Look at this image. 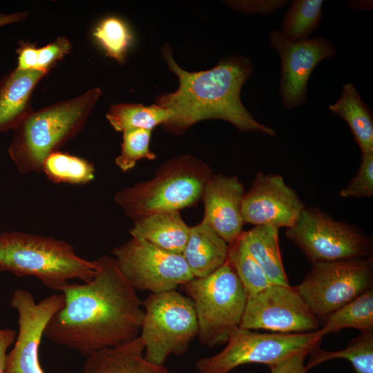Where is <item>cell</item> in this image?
I'll list each match as a JSON object with an SVG mask.
<instances>
[{"mask_svg": "<svg viewBox=\"0 0 373 373\" xmlns=\"http://www.w3.org/2000/svg\"><path fill=\"white\" fill-rule=\"evenodd\" d=\"M47 73L15 68L0 79V133L12 131L33 111V90Z\"/></svg>", "mask_w": 373, "mask_h": 373, "instance_id": "17", "label": "cell"}, {"mask_svg": "<svg viewBox=\"0 0 373 373\" xmlns=\"http://www.w3.org/2000/svg\"><path fill=\"white\" fill-rule=\"evenodd\" d=\"M323 4L322 0L291 1L283 22V34L291 41L307 39L320 23Z\"/></svg>", "mask_w": 373, "mask_h": 373, "instance_id": "28", "label": "cell"}, {"mask_svg": "<svg viewBox=\"0 0 373 373\" xmlns=\"http://www.w3.org/2000/svg\"><path fill=\"white\" fill-rule=\"evenodd\" d=\"M41 171L54 183L86 184L94 180L95 169L84 157L57 151L46 157Z\"/></svg>", "mask_w": 373, "mask_h": 373, "instance_id": "25", "label": "cell"}, {"mask_svg": "<svg viewBox=\"0 0 373 373\" xmlns=\"http://www.w3.org/2000/svg\"><path fill=\"white\" fill-rule=\"evenodd\" d=\"M286 236L312 265L370 257L367 238L315 209L305 208Z\"/></svg>", "mask_w": 373, "mask_h": 373, "instance_id": "10", "label": "cell"}, {"mask_svg": "<svg viewBox=\"0 0 373 373\" xmlns=\"http://www.w3.org/2000/svg\"><path fill=\"white\" fill-rule=\"evenodd\" d=\"M227 261L240 280L247 296L256 295L271 285L240 236L229 245Z\"/></svg>", "mask_w": 373, "mask_h": 373, "instance_id": "27", "label": "cell"}, {"mask_svg": "<svg viewBox=\"0 0 373 373\" xmlns=\"http://www.w3.org/2000/svg\"><path fill=\"white\" fill-rule=\"evenodd\" d=\"M96 267L95 260L81 258L64 240L17 231L0 233V271L32 276L60 291L70 280H92Z\"/></svg>", "mask_w": 373, "mask_h": 373, "instance_id": "5", "label": "cell"}, {"mask_svg": "<svg viewBox=\"0 0 373 373\" xmlns=\"http://www.w3.org/2000/svg\"><path fill=\"white\" fill-rule=\"evenodd\" d=\"M229 245L202 221L190 227L183 256L194 278L205 277L227 260Z\"/></svg>", "mask_w": 373, "mask_h": 373, "instance_id": "19", "label": "cell"}, {"mask_svg": "<svg viewBox=\"0 0 373 373\" xmlns=\"http://www.w3.org/2000/svg\"><path fill=\"white\" fill-rule=\"evenodd\" d=\"M18 54L17 65L15 69L18 70H35L38 59V48L28 42H21L17 49Z\"/></svg>", "mask_w": 373, "mask_h": 373, "instance_id": "35", "label": "cell"}, {"mask_svg": "<svg viewBox=\"0 0 373 373\" xmlns=\"http://www.w3.org/2000/svg\"><path fill=\"white\" fill-rule=\"evenodd\" d=\"M140 336L127 343L86 355L82 373H169L164 365L144 358Z\"/></svg>", "mask_w": 373, "mask_h": 373, "instance_id": "18", "label": "cell"}, {"mask_svg": "<svg viewBox=\"0 0 373 373\" xmlns=\"http://www.w3.org/2000/svg\"><path fill=\"white\" fill-rule=\"evenodd\" d=\"M239 327L296 334L318 330L319 321L294 287L270 285L247 296Z\"/></svg>", "mask_w": 373, "mask_h": 373, "instance_id": "12", "label": "cell"}, {"mask_svg": "<svg viewBox=\"0 0 373 373\" xmlns=\"http://www.w3.org/2000/svg\"><path fill=\"white\" fill-rule=\"evenodd\" d=\"M228 4L238 10L245 13L269 14L287 3V1H231Z\"/></svg>", "mask_w": 373, "mask_h": 373, "instance_id": "33", "label": "cell"}, {"mask_svg": "<svg viewBox=\"0 0 373 373\" xmlns=\"http://www.w3.org/2000/svg\"><path fill=\"white\" fill-rule=\"evenodd\" d=\"M309 354L307 371L328 360L345 358L351 363L356 373H373V332H361L342 350L327 352L317 347Z\"/></svg>", "mask_w": 373, "mask_h": 373, "instance_id": "26", "label": "cell"}, {"mask_svg": "<svg viewBox=\"0 0 373 373\" xmlns=\"http://www.w3.org/2000/svg\"><path fill=\"white\" fill-rule=\"evenodd\" d=\"M183 286L194 305L200 342L210 348L227 343L231 332L240 326L247 300L227 260L211 274Z\"/></svg>", "mask_w": 373, "mask_h": 373, "instance_id": "6", "label": "cell"}, {"mask_svg": "<svg viewBox=\"0 0 373 373\" xmlns=\"http://www.w3.org/2000/svg\"><path fill=\"white\" fill-rule=\"evenodd\" d=\"M64 304L62 294L36 303L33 294L26 289L12 293L10 305L18 313L19 333L13 348L7 354L5 373H44L39 347L48 323Z\"/></svg>", "mask_w": 373, "mask_h": 373, "instance_id": "13", "label": "cell"}, {"mask_svg": "<svg viewBox=\"0 0 373 373\" xmlns=\"http://www.w3.org/2000/svg\"><path fill=\"white\" fill-rule=\"evenodd\" d=\"M304 209L303 202L283 177L261 172L256 175L251 188L245 193L241 205L245 223L278 229L291 227Z\"/></svg>", "mask_w": 373, "mask_h": 373, "instance_id": "15", "label": "cell"}, {"mask_svg": "<svg viewBox=\"0 0 373 373\" xmlns=\"http://www.w3.org/2000/svg\"><path fill=\"white\" fill-rule=\"evenodd\" d=\"M73 44L65 36L57 37L47 45L38 48V59L35 70L47 71L58 61L69 54Z\"/></svg>", "mask_w": 373, "mask_h": 373, "instance_id": "32", "label": "cell"}, {"mask_svg": "<svg viewBox=\"0 0 373 373\" xmlns=\"http://www.w3.org/2000/svg\"><path fill=\"white\" fill-rule=\"evenodd\" d=\"M270 43L281 59L280 92L283 105L294 108L305 100L309 76L323 59L332 57L334 46L321 37L291 41L281 30L270 33Z\"/></svg>", "mask_w": 373, "mask_h": 373, "instance_id": "14", "label": "cell"}, {"mask_svg": "<svg viewBox=\"0 0 373 373\" xmlns=\"http://www.w3.org/2000/svg\"><path fill=\"white\" fill-rule=\"evenodd\" d=\"M161 51L169 69L179 80L175 91L156 97L157 104L172 112L162 125L165 131L180 135L198 122L217 119L230 122L242 132L276 135L272 128L257 122L241 102L242 86L253 72L247 59L227 57L211 69L191 73L178 65L167 44Z\"/></svg>", "mask_w": 373, "mask_h": 373, "instance_id": "2", "label": "cell"}, {"mask_svg": "<svg viewBox=\"0 0 373 373\" xmlns=\"http://www.w3.org/2000/svg\"><path fill=\"white\" fill-rule=\"evenodd\" d=\"M172 112L157 104L144 106L142 104L119 103L110 106L106 117L111 126L119 132L131 128L153 130L166 123Z\"/></svg>", "mask_w": 373, "mask_h": 373, "instance_id": "23", "label": "cell"}, {"mask_svg": "<svg viewBox=\"0 0 373 373\" xmlns=\"http://www.w3.org/2000/svg\"><path fill=\"white\" fill-rule=\"evenodd\" d=\"M329 109L347 123L362 153H373L371 111L351 83L343 86L340 98L329 106Z\"/></svg>", "mask_w": 373, "mask_h": 373, "instance_id": "22", "label": "cell"}, {"mask_svg": "<svg viewBox=\"0 0 373 373\" xmlns=\"http://www.w3.org/2000/svg\"><path fill=\"white\" fill-rule=\"evenodd\" d=\"M245 189L237 176L213 175L207 183L202 200V222L212 228L228 245L243 231L242 200Z\"/></svg>", "mask_w": 373, "mask_h": 373, "instance_id": "16", "label": "cell"}, {"mask_svg": "<svg viewBox=\"0 0 373 373\" xmlns=\"http://www.w3.org/2000/svg\"><path fill=\"white\" fill-rule=\"evenodd\" d=\"M240 237L271 285H289L278 247V228L255 226Z\"/></svg>", "mask_w": 373, "mask_h": 373, "instance_id": "21", "label": "cell"}, {"mask_svg": "<svg viewBox=\"0 0 373 373\" xmlns=\"http://www.w3.org/2000/svg\"><path fill=\"white\" fill-rule=\"evenodd\" d=\"M17 332L12 329H0V373H5L7 350L15 341Z\"/></svg>", "mask_w": 373, "mask_h": 373, "instance_id": "36", "label": "cell"}, {"mask_svg": "<svg viewBox=\"0 0 373 373\" xmlns=\"http://www.w3.org/2000/svg\"><path fill=\"white\" fill-rule=\"evenodd\" d=\"M325 321L324 326L317 330L322 337L345 328H356L361 332H373L372 287L336 310Z\"/></svg>", "mask_w": 373, "mask_h": 373, "instance_id": "24", "label": "cell"}, {"mask_svg": "<svg viewBox=\"0 0 373 373\" xmlns=\"http://www.w3.org/2000/svg\"><path fill=\"white\" fill-rule=\"evenodd\" d=\"M95 261L92 280L61 289L64 306L44 333L51 342L84 356L138 337L144 314L143 300L113 258L102 256Z\"/></svg>", "mask_w": 373, "mask_h": 373, "instance_id": "1", "label": "cell"}, {"mask_svg": "<svg viewBox=\"0 0 373 373\" xmlns=\"http://www.w3.org/2000/svg\"><path fill=\"white\" fill-rule=\"evenodd\" d=\"M151 132L144 128H131L122 132L121 152L115 159L116 166L121 171L131 170L140 160L155 159V154L149 149Z\"/></svg>", "mask_w": 373, "mask_h": 373, "instance_id": "30", "label": "cell"}, {"mask_svg": "<svg viewBox=\"0 0 373 373\" xmlns=\"http://www.w3.org/2000/svg\"><path fill=\"white\" fill-rule=\"evenodd\" d=\"M190 227L180 211L153 213L134 222L131 237L142 238L170 252L182 254L186 244Z\"/></svg>", "mask_w": 373, "mask_h": 373, "instance_id": "20", "label": "cell"}, {"mask_svg": "<svg viewBox=\"0 0 373 373\" xmlns=\"http://www.w3.org/2000/svg\"><path fill=\"white\" fill-rule=\"evenodd\" d=\"M144 314L140 337L144 358L164 365L171 355L184 354L198 335L197 316L192 300L175 289L151 293L143 300Z\"/></svg>", "mask_w": 373, "mask_h": 373, "instance_id": "7", "label": "cell"}, {"mask_svg": "<svg viewBox=\"0 0 373 373\" xmlns=\"http://www.w3.org/2000/svg\"><path fill=\"white\" fill-rule=\"evenodd\" d=\"M113 259L136 290L157 294L175 289L194 279L182 254L131 237L113 249Z\"/></svg>", "mask_w": 373, "mask_h": 373, "instance_id": "11", "label": "cell"}, {"mask_svg": "<svg viewBox=\"0 0 373 373\" xmlns=\"http://www.w3.org/2000/svg\"><path fill=\"white\" fill-rule=\"evenodd\" d=\"M102 93L95 87L27 115L12 130L8 146L9 156L19 172L41 171L46 157L82 131Z\"/></svg>", "mask_w": 373, "mask_h": 373, "instance_id": "3", "label": "cell"}, {"mask_svg": "<svg viewBox=\"0 0 373 373\" xmlns=\"http://www.w3.org/2000/svg\"><path fill=\"white\" fill-rule=\"evenodd\" d=\"M93 35L106 55L119 64H124L132 35L126 24L115 17H108L99 22Z\"/></svg>", "mask_w": 373, "mask_h": 373, "instance_id": "29", "label": "cell"}, {"mask_svg": "<svg viewBox=\"0 0 373 373\" xmlns=\"http://www.w3.org/2000/svg\"><path fill=\"white\" fill-rule=\"evenodd\" d=\"M322 336L315 332L296 334L260 333L238 327L233 329L226 347L219 353L198 359V373H229L249 363L267 365L303 351L318 347Z\"/></svg>", "mask_w": 373, "mask_h": 373, "instance_id": "8", "label": "cell"}, {"mask_svg": "<svg viewBox=\"0 0 373 373\" xmlns=\"http://www.w3.org/2000/svg\"><path fill=\"white\" fill-rule=\"evenodd\" d=\"M373 194V153H363L358 172L350 184L340 191L343 198H365Z\"/></svg>", "mask_w": 373, "mask_h": 373, "instance_id": "31", "label": "cell"}, {"mask_svg": "<svg viewBox=\"0 0 373 373\" xmlns=\"http://www.w3.org/2000/svg\"><path fill=\"white\" fill-rule=\"evenodd\" d=\"M27 11H19L11 13L0 12V27L23 21L27 19Z\"/></svg>", "mask_w": 373, "mask_h": 373, "instance_id": "37", "label": "cell"}, {"mask_svg": "<svg viewBox=\"0 0 373 373\" xmlns=\"http://www.w3.org/2000/svg\"><path fill=\"white\" fill-rule=\"evenodd\" d=\"M372 259L369 257L313 264L294 287L319 321L372 288Z\"/></svg>", "mask_w": 373, "mask_h": 373, "instance_id": "9", "label": "cell"}, {"mask_svg": "<svg viewBox=\"0 0 373 373\" xmlns=\"http://www.w3.org/2000/svg\"><path fill=\"white\" fill-rule=\"evenodd\" d=\"M213 175L204 162L184 155L164 162L151 179L117 191L113 199L133 222L156 213L180 211L202 200Z\"/></svg>", "mask_w": 373, "mask_h": 373, "instance_id": "4", "label": "cell"}, {"mask_svg": "<svg viewBox=\"0 0 373 373\" xmlns=\"http://www.w3.org/2000/svg\"><path fill=\"white\" fill-rule=\"evenodd\" d=\"M309 352L303 351L268 365L271 373H306L305 359Z\"/></svg>", "mask_w": 373, "mask_h": 373, "instance_id": "34", "label": "cell"}]
</instances>
